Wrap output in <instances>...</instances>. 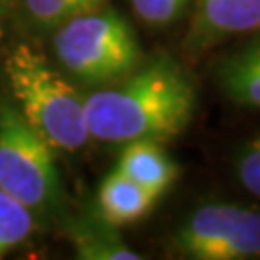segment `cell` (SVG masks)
Returning a JSON list of instances; mask_svg holds the SVG:
<instances>
[{
  "instance_id": "1",
  "label": "cell",
  "mask_w": 260,
  "mask_h": 260,
  "mask_svg": "<svg viewBox=\"0 0 260 260\" xmlns=\"http://www.w3.org/2000/svg\"><path fill=\"white\" fill-rule=\"evenodd\" d=\"M110 89L85 96L91 137L108 143L176 139L189 127L197 106L191 77L174 60L139 66Z\"/></svg>"
},
{
  "instance_id": "2",
  "label": "cell",
  "mask_w": 260,
  "mask_h": 260,
  "mask_svg": "<svg viewBox=\"0 0 260 260\" xmlns=\"http://www.w3.org/2000/svg\"><path fill=\"white\" fill-rule=\"evenodd\" d=\"M4 74L19 112L52 149H83L91 137L85 96L60 70L33 47L18 45L4 60Z\"/></svg>"
},
{
  "instance_id": "3",
  "label": "cell",
  "mask_w": 260,
  "mask_h": 260,
  "mask_svg": "<svg viewBox=\"0 0 260 260\" xmlns=\"http://www.w3.org/2000/svg\"><path fill=\"white\" fill-rule=\"evenodd\" d=\"M54 52L64 70L85 83H116L141 66L135 31L114 10H93L60 23Z\"/></svg>"
},
{
  "instance_id": "4",
  "label": "cell",
  "mask_w": 260,
  "mask_h": 260,
  "mask_svg": "<svg viewBox=\"0 0 260 260\" xmlns=\"http://www.w3.org/2000/svg\"><path fill=\"white\" fill-rule=\"evenodd\" d=\"M0 189L29 212L52 210L62 195L52 145L6 101H0Z\"/></svg>"
},
{
  "instance_id": "5",
  "label": "cell",
  "mask_w": 260,
  "mask_h": 260,
  "mask_svg": "<svg viewBox=\"0 0 260 260\" xmlns=\"http://www.w3.org/2000/svg\"><path fill=\"white\" fill-rule=\"evenodd\" d=\"M176 247L195 260L260 256V214L235 205H205L177 230Z\"/></svg>"
},
{
  "instance_id": "6",
  "label": "cell",
  "mask_w": 260,
  "mask_h": 260,
  "mask_svg": "<svg viewBox=\"0 0 260 260\" xmlns=\"http://www.w3.org/2000/svg\"><path fill=\"white\" fill-rule=\"evenodd\" d=\"M260 29V0H197L191 41L205 47Z\"/></svg>"
},
{
  "instance_id": "7",
  "label": "cell",
  "mask_w": 260,
  "mask_h": 260,
  "mask_svg": "<svg viewBox=\"0 0 260 260\" xmlns=\"http://www.w3.org/2000/svg\"><path fill=\"white\" fill-rule=\"evenodd\" d=\"M123 176L147 189L152 197H160L179 176L177 164L154 141H131L121 150L118 168Z\"/></svg>"
},
{
  "instance_id": "8",
  "label": "cell",
  "mask_w": 260,
  "mask_h": 260,
  "mask_svg": "<svg viewBox=\"0 0 260 260\" xmlns=\"http://www.w3.org/2000/svg\"><path fill=\"white\" fill-rule=\"evenodd\" d=\"M156 203L152 197L133 179L114 170L99 189V206L103 218L112 225H125L141 220Z\"/></svg>"
},
{
  "instance_id": "9",
  "label": "cell",
  "mask_w": 260,
  "mask_h": 260,
  "mask_svg": "<svg viewBox=\"0 0 260 260\" xmlns=\"http://www.w3.org/2000/svg\"><path fill=\"white\" fill-rule=\"evenodd\" d=\"M218 83L230 101L260 108V39L223 60L218 68Z\"/></svg>"
},
{
  "instance_id": "10",
  "label": "cell",
  "mask_w": 260,
  "mask_h": 260,
  "mask_svg": "<svg viewBox=\"0 0 260 260\" xmlns=\"http://www.w3.org/2000/svg\"><path fill=\"white\" fill-rule=\"evenodd\" d=\"M25 12L41 27H58L70 18L93 12L103 6L106 0H23Z\"/></svg>"
},
{
  "instance_id": "11",
  "label": "cell",
  "mask_w": 260,
  "mask_h": 260,
  "mask_svg": "<svg viewBox=\"0 0 260 260\" xmlns=\"http://www.w3.org/2000/svg\"><path fill=\"white\" fill-rule=\"evenodd\" d=\"M31 230V212L0 189V256L25 241Z\"/></svg>"
},
{
  "instance_id": "12",
  "label": "cell",
  "mask_w": 260,
  "mask_h": 260,
  "mask_svg": "<svg viewBox=\"0 0 260 260\" xmlns=\"http://www.w3.org/2000/svg\"><path fill=\"white\" fill-rule=\"evenodd\" d=\"M74 241L77 254L89 260H139L141 254L125 247L116 237L99 230H75Z\"/></svg>"
},
{
  "instance_id": "13",
  "label": "cell",
  "mask_w": 260,
  "mask_h": 260,
  "mask_svg": "<svg viewBox=\"0 0 260 260\" xmlns=\"http://www.w3.org/2000/svg\"><path fill=\"white\" fill-rule=\"evenodd\" d=\"M187 2L189 0H131L135 14L154 27L174 23L183 14Z\"/></svg>"
},
{
  "instance_id": "14",
  "label": "cell",
  "mask_w": 260,
  "mask_h": 260,
  "mask_svg": "<svg viewBox=\"0 0 260 260\" xmlns=\"http://www.w3.org/2000/svg\"><path fill=\"white\" fill-rule=\"evenodd\" d=\"M237 176L247 191L260 197V135L249 141L239 152Z\"/></svg>"
}]
</instances>
